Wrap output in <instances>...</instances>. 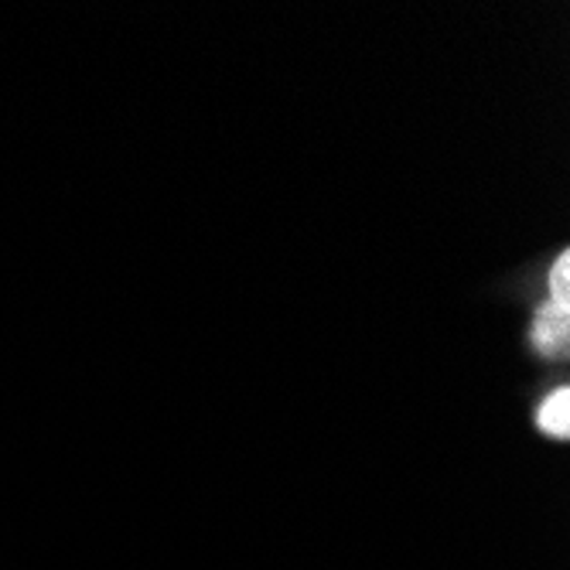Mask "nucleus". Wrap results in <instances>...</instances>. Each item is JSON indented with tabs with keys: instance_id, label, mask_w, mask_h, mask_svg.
Wrapping results in <instances>:
<instances>
[{
	"instance_id": "nucleus-1",
	"label": "nucleus",
	"mask_w": 570,
	"mask_h": 570,
	"mask_svg": "<svg viewBox=\"0 0 570 570\" xmlns=\"http://www.w3.org/2000/svg\"><path fill=\"white\" fill-rule=\"evenodd\" d=\"M567 328H570L567 304H547L533 322V345L547 355H557L567 348Z\"/></svg>"
},
{
	"instance_id": "nucleus-2",
	"label": "nucleus",
	"mask_w": 570,
	"mask_h": 570,
	"mask_svg": "<svg viewBox=\"0 0 570 570\" xmlns=\"http://www.w3.org/2000/svg\"><path fill=\"white\" fill-rule=\"evenodd\" d=\"M540 428L547 431V434H553V438H567L570 434V393L560 386V390H553L547 400H543V406H540Z\"/></svg>"
},
{
	"instance_id": "nucleus-3",
	"label": "nucleus",
	"mask_w": 570,
	"mask_h": 570,
	"mask_svg": "<svg viewBox=\"0 0 570 570\" xmlns=\"http://www.w3.org/2000/svg\"><path fill=\"white\" fill-rule=\"evenodd\" d=\"M550 291H553V304H567L570 297V256L560 253V261L550 271Z\"/></svg>"
}]
</instances>
